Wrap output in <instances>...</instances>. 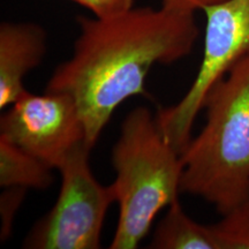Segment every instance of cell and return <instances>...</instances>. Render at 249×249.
<instances>
[{
    "instance_id": "cell-1",
    "label": "cell",
    "mask_w": 249,
    "mask_h": 249,
    "mask_svg": "<svg viewBox=\"0 0 249 249\" xmlns=\"http://www.w3.org/2000/svg\"><path fill=\"white\" fill-rule=\"evenodd\" d=\"M77 23L73 55L55 68L45 91L73 97L93 147L113 112L128 98L145 95L155 64L169 65L191 53L198 28L195 13L165 6L80 17Z\"/></svg>"
},
{
    "instance_id": "cell-2",
    "label": "cell",
    "mask_w": 249,
    "mask_h": 249,
    "mask_svg": "<svg viewBox=\"0 0 249 249\" xmlns=\"http://www.w3.org/2000/svg\"><path fill=\"white\" fill-rule=\"evenodd\" d=\"M205 123L180 154L181 193L220 214L249 202V54L205 95Z\"/></svg>"
},
{
    "instance_id": "cell-3",
    "label": "cell",
    "mask_w": 249,
    "mask_h": 249,
    "mask_svg": "<svg viewBox=\"0 0 249 249\" xmlns=\"http://www.w3.org/2000/svg\"><path fill=\"white\" fill-rule=\"evenodd\" d=\"M116 179L111 185L119 219L111 249H135L164 208L179 201L182 163L147 107L127 114L112 151Z\"/></svg>"
},
{
    "instance_id": "cell-4",
    "label": "cell",
    "mask_w": 249,
    "mask_h": 249,
    "mask_svg": "<svg viewBox=\"0 0 249 249\" xmlns=\"http://www.w3.org/2000/svg\"><path fill=\"white\" fill-rule=\"evenodd\" d=\"M89 144L80 145L58 171L61 187L49 213L31 227L23 241L29 249H97L110 205L116 202L111 185L95 179L90 169Z\"/></svg>"
},
{
    "instance_id": "cell-5",
    "label": "cell",
    "mask_w": 249,
    "mask_h": 249,
    "mask_svg": "<svg viewBox=\"0 0 249 249\" xmlns=\"http://www.w3.org/2000/svg\"><path fill=\"white\" fill-rule=\"evenodd\" d=\"M203 57L195 80L179 103L160 108L165 138L181 152L192 139L205 95L233 65L249 54V0H224L204 9Z\"/></svg>"
},
{
    "instance_id": "cell-6",
    "label": "cell",
    "mask_w": 249,
    "mask_h": 249,
    "mask_svg": "<svg viewBox=\"0 0 249 249\" xmlns=\"http://www.w3.org/2000/svg\"><path fill=\"white\" fill-rule=\"evenodd\" d=\"M0 135L53 170L77 147L89 144L79 107L65 92L26 91L0 118Z\"/></svg>"
},
{
    "instance_id": "cell-7",
    "label": "cell",
    "mask_w": 249,
    "mask_h": 249,
    "mask_svg": "<svg viewBox=\"0 0 249 249\" xmlns=\"http://www.w3.org/2000/svg\"><path fill=\"white\" fill-rule=\"evenodd\" d=\"M46 35L31 22H2L0 26V108H7L24 92V77L42 62Z\"/></svg>"
},
{
    "instance_id": "cell-8",
    "label": "cell",
    "mask_w": 249,
    "mask_h": 249,
    "mask_svg": "<svg viewBox=\"0 0 249 249\" xmlns=\"http://www.w3.org/2000/svg\"><path fill=\"white\" fill-rule=\"evenodd\" d=\"M49 165L0 135V186L48 189L53 182Z\"/></svg>"
},
{
    "instance_id": "cell-9",
    "label": "cell",
    "mask_w": 249,
    "mask_h": 249,
    "mask_svg": "<svg viewBox=\"0 0 249 249\" xmlns=\"http://www.w3.org/2000/svg\"><path fill=\"white\" fill-rule=\"evenodd\" d=\"M149 248L208 249L207 225L192 219L177 201L156 227Z\"/></svg>"
},
{
    "instance_id": "cell-10",
    "label": "cell",
    "mask_w": 249,
    "mask_h": 249,
    "mask_svg": "<svg viewBox=\"0 0 249 249\" xmlns=\"http://www.w3.org/2000/svg\"><path fill=\"white\" fill-rule=\"evenodd\" d=\"M208 249H249V202L207 225Z\"/></svg>"
},
{
    "instance_id": "cell-11",
    "label": "cell",
    "mask_w": 249,
    "mask_h": 249,
    "mask_svg": "<svg viewBox=\"0 0 249 249\" xmlns=\"http://www.w3.org/2000/svg\"><path fill=\"white\" fill-rule=\"evenodd\" d=\"M28 189L21 187H6L0 197V213H1V240L11 235L15 214L24 200Z\"/></svg>"
},
{
    "instance_id": "cell-12",
    "label": "cell",
    "mask_w": 249,
    "mask_h": 249,
    "mask_svg": "<svg viewBox=\"0 0 249 249\" xmlns=\"http://www.w3.org/2000/svg\"><path fill=\"white\" fill-rule=\"evenodd\" d=\"M87 9L95 17L107 18L123 13L134 7V0H71Z\"/></svg>"
},
{
    "instance_id": "cell-13",
    "label": "cell",
    "mask_w": 249,
    "mask_h": 249,
    "mask_svg": "<svg viewBox=\"0 0 249 249\" xmlns=\"http://www.w3.org/2000/svg\"><path fill=\"white\" fill-rule=\"evenodd\" d=\"M222 1L224 0H161V6L177 9V11L195 13L196 11H204L205 8Z\"/></svg>"
}]
</instances>
